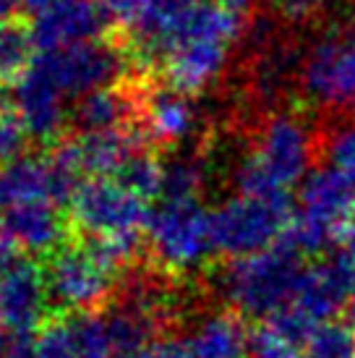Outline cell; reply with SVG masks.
<instances>
[{
    "label": "cell",
    "instance_id": "1",
    "mask_svg": "<svg viewBox=\"0 0 355 358\" xmlns=\"http://www.w3.org/2000/svg\"><path fill=\"white\" fill-rule=\"evenodd\" d=\"M138 246L141 236H84V241L63 243L50 254L45 269L50 301L71 314L97 308Z\"/></svg>",
    "mask_w": 355,
    "mask_h": 358
},
{
    "label": "cell",
    "instance_id": "2",
    "mask_svg": "<svg viewBox=\"0 0 355 358\" xmlns=\"http://www.w3.org/2000/svg\"><path fill=\"white\" fill-rule=\"evenodd\" d=\"M306 257L280 238L275 246L251 257L233 259L217 278L219 296L240 317L269 319L293 303L303 278Z\"/></svg>",
    "mask_w": 355,
    "mask_h": 358
},
{
    "label": "cell",
    "instance_id": "3",
    "mask_svg": "<svg viewBox=\"0 0 355 358\" xmlns=\"http://www.w3.org/2000/svg\"><path fill=\"white\" fill-rule=\"evenodd\" d=\"M319 139L306 123L290 113L266 120L254 150L238 165L236 183L240 194H285L311 168Z\"/></svg>",
    "mask_w": 355,
    "mask_h": 358
},
{
    "label": "cell",
    "instance_id": "4",
    "mask_svg": "<svg viewBox=\"0 0 355 358\" xmlns=\"http://www.w3.org/2000/svg\"><path fill=\"white\" fill-rule=\"evenodd\" d=\"M290 194H238L212 212L215 249L230 259L275 246L293 222Z\"/></svg>",
    "mask_w": 355,
    "mask_h": 358
},
{
    "label": "cell",
    "instance_id": "5",
    "mask_svg": "<svg viewBox=\"0 0 355 358\" xmlns=\"http://www.w3.org/2000/svg\"><path fill=\"white\" fill-rule=\"evenodd\" d=\"M355 209V186L337 168H316L300 186L293 222L282 238L303 257H319L337 243L340 228Z\"/></svg>",
    "mask_w": 355,
    "mask_h": 358
},
{
    "label": "cell",
    "instance_id": "6",
    "mask_svg": "<svg viewBox=\"0 0 355 358\" xmlns=\"http://www.w3.org/2000/svg\"><path fill=\"white\" fill-rule=\"evenodd\" d=\"M147 238L152 257L168 272L198 269L215 249L212 215L198 199H159L149 212Z\"/></svg>",
    "mask_w": 355,
    "mask_h": 358
},
{
    "label": "cell",
    "instance_id": "7",
    "mask_svg": "<svg viewBox=\"0 0 355 358\" xmlns=\"http://www.w3.org/2000/svg\"><path fill=\"white\" fill-rule=\"evenodd\" d=\"M149 212V201L115 178H87L71 199V217L84 236H141Z\"/></svg>",
    "mask_w": 355,
    "mask_h": 358
},
{
    "label": "cell",
    "instance_id": "8",
    "mask_svg": "<svg viewBox=\"0 0 355 358\" xmlns=\"http://www.w3.org/2000/svg\"><path fill=\"white\" fill-rule=\"evenodd\" d=\"M37 66L71 100V97H84L89 92L118 84L129 69V58L110 42L92 40L71 45V48L37 52Z\"/></svg>",
    "mask_w": 355,
    "mask_h": 358
},
{
    "label": "cell",
    "instance_id": "9",
    "mask_svg": "<svg viewBox=\"0 0 355 358\" xmlns=\"http://www.w3.org/2000/svg\"><path fill=\"white\" fill-rule=\"evenodd\" d=\"M298 90L319 108H342L355 100V37L329 31L303 55Z\"/></svg>",
    "mask_w": 355,
    "mask_h": 358
},
{
    "label": "cell",
    "instance_id": "10",
    "mask_svg": "<svg viewBox=\"0 0 355 358\" xmlns=\"http://www.w3.org/2000/svg\"><path fill=\"white\" fill-rule=\"evenodd\" d=\"M115 16L102 0H52L31 13V37L37 50H58L81 42L102 40Z\"/></svg>",
    "mask_w": 355,
    "mask_h": 358
},
{
    "label": "cell",
    "instance_id": "11",
    "mask_svg": "<svg viewBox=\"0 0 355 358\" xmlns=\"http://www.w3.org/2000/svg\"><path fill=\"white\" fill-rule=\"evenodd\" d=\"M50 290L45 269L19 259L0 275V327L10 335H31L42 327L50 308Z\"/></svg>",
    "mask_w": 355,
    "mask_h": 358
},
{
    "label": "cell",
    "instance_id": "12",
    "mask_svg": "<svg viewBox=\"0 0 355 358\" xmlns=\"http://www.w3.org/2000/svg\"><path fill=\"white\" fill-rule=\"evenodd\" d=\"M353 272L355 264L342 254L316 262V264L306 267L290 306H296L300 314H306L314 324L324 327V324H329V319H335L340 311H345Z\"/></svg>",
    "mask_w": 355,
    "mask_h": 358
},
{
    "label": "cell",
    "instance_id": "13",
    "mask_svg": "<svg viewBox=\"0 0 355 358\" xmlns=\"http://www.w3.org/2000/svg\"><path fill=\"white\" fill-rule=\"evenodd\" d=\"M66 100L68 97L55 87V81L37 66V58L16 84H10V102L37 141H52L66 126L71 115Z\"/></svg>",
    "mask_w": 355,
    "mask_h": 358
},
{
    "label": "cell",
    "instance_id": "14",
    "mask_svg": "<svg viewBox=\"0 0 355 358\" xmlns=\"http://www.w3.org/2000/svg\"><path fill=\"white\" fill-rule=\"evenodd\" d=\"M76 189L60 176L50 157H24L0 165V212L27 201L71 204Z\"/></svg>",
    "mask_w": 355,
    "mask_h": 358
},
{
    "label": "cell",
    "instance_id": "15",
    "mask_svg": "<svg viewBox=\"0 0 355 358\" xmlns=\"http://www.w3.org/2000/svg\"><path fill=\"white\" fill-rule=\"evenodd\" d=\"M230 42L212 37H186L170 48L162 71L168 84L186 94H198L222 76L230 60Z\"/></svg>",
    "mask_w": 355,
    "mask_h": 358
},
{
    "label": "cell",
    "instance_id": "16",
    "mask_svg": "<svg viewBox=\"0 0 355 358\" xmlns=\"http://www.w3.org/2000/svg\"><path fill=\"white\" fill-rule=\"evenodd\" d=\"M60 147L79 168L84 180L113 178L133 152L144 150V134H138L133 126L113 131H79Z\"/></svg>",
    "mask_w": 355,
    "mask_h": 358
},
{
    "label": "cell",
    "instance_id": "17",
    "mask_svg": "<svg viewBox=\"0 0 355 358\" xmlns=\"http://www.w3.org/2000/svg\"><path fill=\"white\" fill-rule=\"evenodd\" d=\"M3 228L29 254H52L66 241V220L55 201H27L0 212Z\"/></svg>",
    "mask_w": 355,
    "mask_h": 358
},
{
    "label": "cell",
    "instance_id": "18",
    "mask_svg": "<svg viewBox=\"0 0 355 358\" xmlns=\"http://www.w3.org/2000/svg\"><path fill=\"white\" fill-rule=\"evenodd\" d=\"M144 129L159 144H183L194 136L198 123V110L191 94L175 87H159L141 105Z\"/></svg>",
    "mask_w": 355,
    "mask_h": 358
},
{
    "label": "cell",
    "instance_id": "19",
    "mask_svg": "<svg viewBox=\"0 0 355 358\" xmlns=\"http://www.w3.org/2000/svg\"><path fill=\"white\" fill-rule=\"evenodd\" d=\"M138 110L141 105L136 94L113 84L79 97L76 108L71 110V118L79 126V131H113L133 126Z\"/></svg>",
    "mask_w": 355,
    "mask_h": 358
},
{
    "label": "cell",
    "instance_id": "20",
    "mask_svg": "<svg viewBox=\"0 0 355 358\" xmlns=\"http://www.w3.org/2000/svg\"><path fill=\"white\" fill-rule=\"evenodd\" d=\"M196 358H243L251 335L238 311H217L198 322L188 335Z\"/></svg>",
    "mask_w": 355,
    "mask_h": 358
},
{
    "label": "cell",
    "instance_id": "21",
    "mask_svg": "<svg viewBox=\"0 0 355 358\" xmlns=\"http://www.w3.org/2000/svg\"><path fill=\"white\" fill-rule=\"evenodd\" d=\"M37 52L40 50L29 27H21L16 21L0 27V87L16 84L29 71Z\"/></svg>",
    "mask_w": 355,
    "mask_h": 358
},
{
    "label": "cell",
    "instance_id": "22",
    "mask_svg": "<svg viewBox=\"0 0 355 358\" xmlns=\"http://www.w3.org/2000/svg\"><path fill=\"white\" fill-rule=\"evenodd\" d=\"M204 186V159L178 155L162 162V194L159 199H198Z\"/></svg>",
    "mask_w": 355,
    "mask_h": 358
},
{
    "label": "cell",
    "instance_id": "23",
    "mask_svg": "<svg viewBox=\"0 0 355 358\" xmlns=\"http://www.w3.org/2000/svg\"><path fill=\"white\" fill-rule=\"evenodd\" d=\"M113 178L141 199H159V194H162V162L144 147V150L133 152Z\"/></svg>",
    "mask_w": 355,
    "mask_h": 358
},
{
    "label": "cell",
    "instance_id": "24",
    "mask_svg": "<svg viewBox=\"0 0 355 358\" xmlns=\"http://www.w3.org/2000/svg\"><path fill=\"white\" fill-rule=\"evenodd\" d=\"M303 358H355V324L329 322L308 340Z\"/></svg>",
    "mask_w": 355,
    "mask_h": 358
},
{
    "label": "cell",
    "instance_id": "25",
    "mask_svg": "<svg viewBox=\"0 0 355 358\" xmlns=\"http://www.w3.org/2000/svg\"><path fill=\"white\" fill-rule=\"evenodd\" d=\"M29 139L31 134L27 129V123L21 120V115L16 113V108H13L10 92L0 94V165L24 157Z\"/></svg>",
    "mask_w": 355,
    "mask_h": 358
},
{
    "label": "cell",
    "instance_id": "26",
    "mask_svg": "<svg viewBox=\"0 0 355 358\" xmlns=\"http://www.w3.org/2000/svg\"><path fill=\"white\" fill-rule=\"evenodd\" d=\"M248 350H251V358H303V353H306L300 343L287 338L285 332L269 319H264L254 329Z\"/></svg>",
    "mask_w": 355,
    "mask_h": 358
},
{
    "label": "cell",
    "instance_id": "27",
    "mask_svg": "<svg viewBox=\"0 0 355 358\" xmlns=\"http://www.w3.org/2000/svg\"><path fill=\"white\" fill-rule=\"evenodd\" d=\"M329 165L337 168L355 186V123L350 126H337L326 136L319 139Z\"/></svg>",
    "mask_w": 355,
    "mask_h": 358
},
{
    "label": "cell",
    "instance_id": "28",
    "mask_svg": "<svg viewBox=\"0 0 355 358\" xmlns=\"http://www.w3.org/2000/svg\"><path fill=\"white\" fill-rule=\"evenodd\" d=\"M138 358H196L191 340L175 338V335H162L154 338L147 348L138 353Z\"/></svg>",
    "mask_w": 355,
    "mask_h": 358
},
{
    "label": "cell",
    "instance_id": "29",
    "mask_svg": "<svg viewBox=\"0 0 355 358\" xmlns=\"http://www.w3.org/2000/svg\"><path fill=\"white\" fill-rule=\"evenodd\" d=\"M272 10L285 21H311L324 10L326 0H269Z\"/></svg>",
    "mask_w": 355,
    "mask_h": 358
},
{
    "label": "cell",
    "instance_id": "30",
    "mask_svg": "<svg viewBox=\"0 0 355 358\" xmlns=\"http://www.w3.org/2000/svg\"><path fill=\"white\" fill-rule=\"evenodd\" d=\"M0 358H42L37 340H31L29 335H10L6 340V348L0 350Z\"/></svg>",
    "mask_w": 355,
    "mask_h": 358
},
{
    "label": "cell",
    "instance_id": "31",
    "mask_svg": "<svg viewBox=\"0 0 355 358\" xmlns=\"http://www.w3.org/2000/svg\"><path fill=\"white\" fill-rule=\"evenodd\" d=\"M19 243L10 238L8 230L0 225V275L3 272H8L16 262H19Z\"/></svg>",
    "mask_w": 355,
    "mask_h": 358
},
{
    "label": "cell",
    "instance_id": "32",
    "mask_svg": "<svg viewBox=\"0 0 355 358\" xmlns=\"http://www.w3.org/2000/svg\"><path fill=\"white\" fill-rule=\"evenodd\" d=\"M337 243H340V254L345 259H350L355 264V209L347 215L345 225L340 228V236H337Z\"/></svg>",
    "mask_w": 355,
    "mask_h": 358
},
{
    "label": "cell",
    "instance_id": "33",
    "mask_svg": "<svg viewBox=\"0 0 355 358\" xmlns=\"http://www.w3.org/2000/svg\"><path fill=\"white\" fill-rule=\"evenodd\" d=\"M102 3L110 8L115 21H123V24H129L138 10H141V6H144V0H102Z\"/></svg>",
    "mask_w": 355,
    "mask_h": 358
},
{
    "label": "cell",
    "instance_id": "34",
    "mask_svg": "<svg viewBox=\"0 0 355 358\" xmlns=\"http://www.w3.org/2000/svg\"><path fill=\"white\" fill-rule=\"evenodd\" d=\"M21 6H24V0H0V27L10 24Z\"/></svg>",
    "mask_w": 355,
    "mask_h": 358
},
{
    "label": "cell",
    "instance_id": "35",
    "mask_svg": "<svg viewBox=\"0 0 355 358\" xmlns=\"http://www.w3.org/2000/svg\"><path fill=\"white\" fill-rule=\"evenodd\" d=\"M215 3L236 10V13H243V16H251V8H254V0H215Z\"/></svg>",
    "mask_w": 355,
    "mask_h": 358
},
{
    "label": "cell",
    "instance_id": "36",
    "mask_svg": "<svg viewBox=\"0 0 355 358\" xmlns=\"http://www.w3.org/2000/svg\"><path fill=\"white\" fill-rule=\"evenodd\" d=\"M345 317H347V322H350V324H355V272H353V280H350V290H347Z\"/></svg>",
    "mask_w": 355,
    "mask_h": 358
},
{
    "label": "cell",
    "instance_id": "37",
    "mask_svg": "<svg viewBox=\"0 0 355 358\" xmlns=\"http://www.w3.org/2000/svg\"><path fill=\"white\" fill-rule=\"evenodd\" d=\"M52 0H24V8L29 10V13H37V10H42L45 6H50Z\"/></svg>",
    "mask_w": 355,
    "mask_h": 358
},
{
    "label": "cell",
    "instance_id": "38",
    "mask_svg": "<svg viewBox=\"0 0 355 358\" xmlns=\"http://www.w3.org/2000/svg\"><path fill=\"white\" fill-rule=\"evenodd\" d=\"M108 358H138V356H133V353H110Z\"/></svg>",
    "mask_w": 355,
    "mask_h": 358
},
{
    "label": "cell",
    "instance_id": "39",
    "mask_svg": "<svg viewBox=\"0 0 355 358\" xmlns=\"http://www.w3.org/2000/svg\"><path fill=\"white\" fill-rule=\"evenodd\" d=\"M6 348V329L0 327V350Z\"/></svg>",
    "mask_w": 355,
    "mask_h": 358
},
{
    "label": "cell",
    "instance_id": "40",
    "mask_svg": "<svg viewBox=\"0 0 355 358\" xmlns=\"http://www.w3.org/2000/svg\"><path fill=\"white\" fill-rule=\"evenodd\" d=\"M350 108H353V113H355V100H353V105H350Z\"/></svg>",
    "mask_w": 355,
    "mask_h": 358
}]
</instances>
